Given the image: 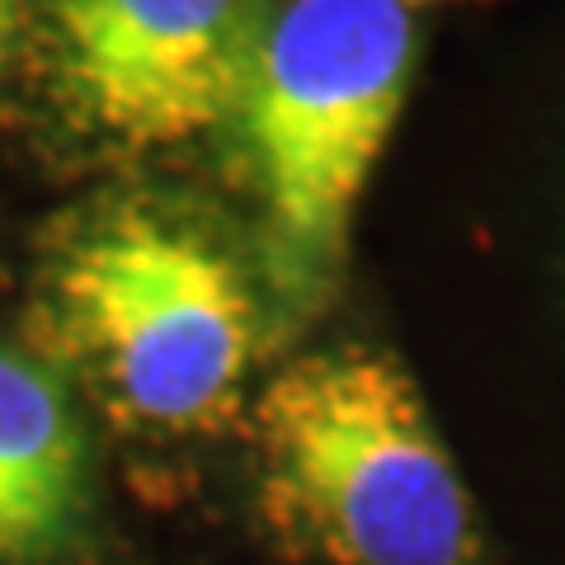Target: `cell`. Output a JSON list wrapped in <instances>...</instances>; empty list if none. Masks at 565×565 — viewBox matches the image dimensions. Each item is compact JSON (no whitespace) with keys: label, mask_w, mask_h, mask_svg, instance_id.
<instances>
[{"label":"cell","mask_w":565,"mask_h":565,"mask_svg":"<svg viewBox=\"0 0 565 565\" xmlns=\"http://www.w3.org/2000/svg\"><path fill=\"white\" fill-rule=\"evenodd\" d=\"M415 52V0H282L259 29L236 122L282 321L316 316L340 288L353 217L405 114Z\"/></svg>","instance_id":"1"},{"label":"cell","mask_w":565,"mask_h":565,"mask_svg":"<svg viewBox=\"0 0 565 565\" xmlns=\"http://www.w3.org/2000/svg\"><path fill=\"white\" fill-rule=\"evenodd\" d=\"M259 509L321 565H476V509L415 377L373 344L292 359L255 405Z\"/></svg>","instance_id":"2"},{"label":"cell","mask_w":565,"mask_h":565,"mask_svg":"<svg viewBox=\"0 0 565 565\" xmlns=\"http://www.w3.org/2000/svg\"><path fill=\"white\" fill-rule=\"evenodd\" d=\"M52 307L71 349L141 429H212L255 359L236 259L161 212H114L66 245Z\"/></svg>","instance_id":"3"},{"label":"cell","mask_w":565,"mask_h":565,"mask_svg":"<svg viewBox=\"0 0 565 565\" xmlns=\"http://www.w3.org/2000/svg\"><path fill=\"white\" fill-rule=\"evenodd\" d=\"M76 114L122 147H180L236 118L259 0H47Z\"/></svg>","instance_id":"4"},{"label":"cell","mask_w":565,"mask_h":565,"mask_svg":"<svg viewBox=\"0 0 565 565\" xmlns=\"http://www.w3.org/2000/svg\"><path fill=\"white\" fill-rule=\"evenodd\" d=\"M90 519V438L66 382L0 349V565L62 556Z\"/></svg>","instance_id":"5"},{"label":"cell","mask_w":565,"mask_h":565,"mask_svg":"<svg viewBox=\"0 0 565 565\" xmlns=\"http://www.w3.org/2000/svg\"><path fill=\"white\" fill-rule=\"evenodd\" d=\"M20 24H24V0H0V76H6L14 43H20Z\"/></svg>","instance_id":"6"}]
</instances>
